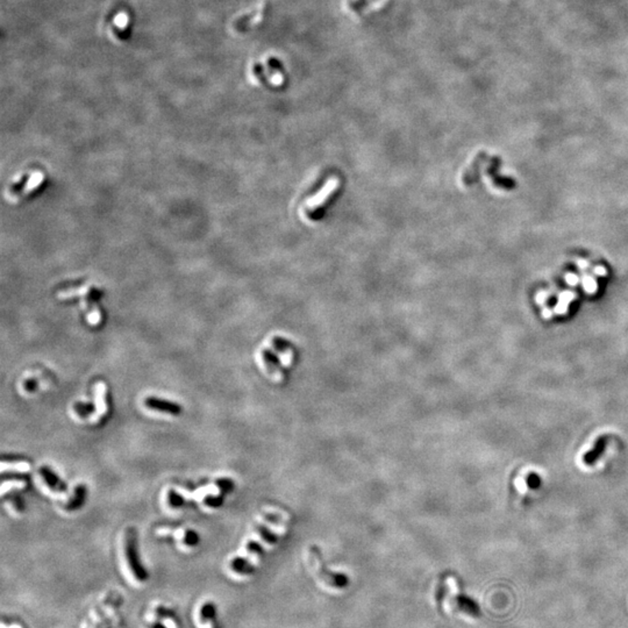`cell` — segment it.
Returning <instances> with one entry per match:
<instances>
[{"instance_id":"obj_1","label":"cell","mask_w":628,"mask_h":628,"mask_svg":"<svg viewBox=\"0 0 628 628\" xmlns=\"http://www.w3.org/2000/svg\"><path fill=\"white\" fill-rule=\"evenodd\" d=\"M339 185H340L339 179L335 177L329 178L327 183L325 184L323 187L317 193V195H315L314 197H312L311 199L305 201L304 212L309 215L314 214L320 207H322L323 204L326 203L329 198H331V196L337 190Z\"/></svg>"},{"instance_id":"obj_2","label":"cell","mask_w":628,"mask_h":628,"mask_svg":"<svg viewBox=\"0 0 628 628\" xmlns=\"http://www.w3.org/2000/svg\"><path fill=\"white\" fill-rule=\"evenodd\" d=\"M144 405H146V407H148L149 410L162 412V413H166L170 415H179L183 411V408L179 404L159 397H147L144 399Z\"/></svg>"},{"instance_id":"obj_3","label":"cell","mask_w":628,"mask_h":628,"mask_svg":"<svg viewBox=\"0 0 628 628\" xmlns=\"http://www.w3.org/2000/svg\"><path fill=\"white\" fill-rule=\"evenodd\" d=\"M126 555L131 569L138 576H143L144 572L139 563L138 551H136V533L134 528H129L126 533Z\"/></svg>"},{"instance_id":"obj_4","label":"cell","mask_w":628,"mask_h":628,"mask_svg":"<svg viewBox=\"0 0 628 628\" xmlns=\"http://www.w3.org/2000/svg\"><path fill=\"white\" fill-rule=\"evenodd\" d=\"M40 475L43 478V481H45L47 486L49 487L51 491H55V492H65V491H67V483H64L61 480L47 465H43V467L40 468Z\"/></svg>"},{"instance_id":"obj_5","label":"cell","mask_w":628,"mask_h":628,"mask_svg":"<svg viewBox=\"0 0 628 628\" xmlns=\"http://www.w3.org/2000/svg\"><path fill=\"white\" fill-rule=\"evenodd\" d=\"M262 358L270 374L284 376V369L282 364H280L277 355H276L274 351H271L270 349H264L262 351Z\"/></svg>"},{"instance_id":"obj_6","label":"cell","mask_w":628,"mask_h":628,"mask_svg":"<svg viewBox=\"0 0 628 628\" xmlns=\"http://www.w3.org/2000/svg\"><path fill=\"white\" fill-rule=\"evenodd\" d=\"M86 498V487L85 485L80 484L74 487L73 491V496L71 497V499L69 500L68 504L65 505V508L68 509V511H76V509L81 508L83 506V504L85 502Z\"/></svg>"},{"instance_id":"obj_7","label":"cell","mask_w":628,"mask_h":628,"mask_svg":"<svg viewBox=\"0 0 628 628\" xmlns=\"http://www.w3.org/2000/svg\"><path fill=\"white\" fill-rule=\"evenodd\" d=\"M482 156L480 155L478 157H476L475 161L472 162L471 164L469 165V168L464 171L463 176H462V181L465 184V185H471V184L476 181L477 179V175H478V166L482 163Z\"/></svg>"},{"instance_id":"obj_8","label":"cell","mask_w":628,"mask_h":628,"mask_svg":"<svg viewBox=\"0 0 628 628\" xmlns=\"http://www.w3.org/2000/svg\"><path fill=\"white\" fill-rule=\"evenodd\" d=\"M94 405L92 403H84V402H77L73 405V410L76 413L81 416V418H87V416L91 415L94 412Z\"/></svg>"},{"instance_id":"obj_9","label":"cell","mask_w":628,"mask_h":628,"mask_svg":"<svg viewBox=\"0 0 628 628\" xmlns=\"http://www.w3.org/2000/svg\"><path fill=\"white\" fill-rule=\"evenodd\" d=\"M168 504L170 505L171 507L174 508H179L184 506V504H185V499L182 494H179L178 492H176L175 490H169L168 492Z\"/></svg>"},{"instance_id":"obj_10","label":"cell","mask_w":628,"mask_h":628,"mask_svg":"<svg viewBox=\"0 0 628 628\" xmlns=\"http://www.w3.org/2000/svg\"><path fill=\"white\" fill-rule=\"evenodd\" d=\"M215 484L220 489L222 494L231 492V491L234 489V482L230 480V478H220V480L215 482Z\"/></svg>"},{"instance_id":"obj_11","label":"cell","mask_w":628,"mask_h":628,"mask_svg":"<svg viewBox=\"0 0 628 628\" xmlns=\"http://www.w3.org/2000/svg\"><path fill=\"white\" fill-rule=\"evenodd\" d=\"M204 504L210 507L218 508L223 504V494L221 496H207L204 499Z\"/></svg>"},{"instance_id":"obj_12","label":"cell","mask_w":628,"mask_h":628,"mask_svg":"<svg viewBox=\"0 0 628 628\" xmlns=\"http://www.w3.org/2000/svg\"><path fill=\"white\" fill-rule=\"evenodd\" d=\"M272 346H274L278 351H280V353H284V351L289 350L290 348L289 342L280 339V337H275V339L272 340Z\"/></svg>"},{"instance_id":"obj_13","label":"cell","mask_w":628,"mask_h":628,"mask_svg":"<svg viewBox=\"0 0 628 628\" xmlns=\"http://www.w3.org/2000/svg\"><path fill=\"white\" fill-rule=\"evenodd\" d=\"M198 540H199V537L196 532H193V530L191 529L186 530L185 538H184V541H185L186 544H188V546H195V544L198 543Z\"/></svg>"},{"instance_id":"obj_14","label":"cell","mask_w":628,"mask_h":628,"mask_svg":"<svg viewBox=\"0 0 628 628\" xmlns=\"http://www.w3.org/2000/svg\"><path fill=\"white\" fill-rule=\"evenodd\" d=\"M39 386V382L35 378H29L24 382V388L27 392H35Z\"/></svg>"}]
</instances>
